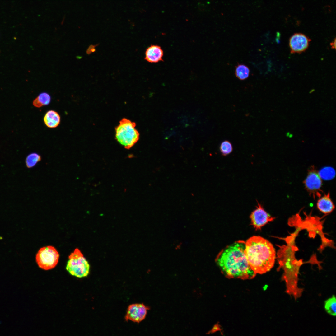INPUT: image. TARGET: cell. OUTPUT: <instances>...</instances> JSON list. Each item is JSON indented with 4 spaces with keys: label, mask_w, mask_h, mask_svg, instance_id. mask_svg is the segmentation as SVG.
<instances>
[{
    "label": "cell",
    "mask_w": 336,
    "mask_h": 336,
    "mask_svg": "<svg viewBox=\"0 0 336 336\" xmlns=\"http://www.w3.org/2000/svg\"><path fill=\"white\" fill-rule=\"evenodd\" d=\"M145 59L151 63H157L163 61V51L161 47L157 45H152L146 49Z\"/></svg>",
    "instance_id": "cell-11"
},
{
    "label": "cell",
    "mask_w": 336,
    "mask_h": 336,
    "mask_svg": "<svg viewBox=\"0 0 336 336\" xmlns=\"http://www.w3.org/2000/svg\"><path fill=\"white\" fill-rule=\"evenodd\" d=\"M59 257L58 251L54 247L48 246L39 250L36 256V261L40 268L49 270L56 266Z\"/></svg>",
    "instance_id": "cell-6"
},
{
    "label": "cell",
    "mask_w": 336,
    "mask_h": 336,
    "mask_svg": "<svg viewBox=\"0 0 336 336\" xmlns=\"http://www.w3.org/2000/svg\"><path fill=\"white\" fill-rule=\"evenodd\" d=\"M250 72L249 68L244 64H238L236 67L235 75L240 80H245L249 76Z\"/></svg>",
    "instance_id": "cell-15"
},
{
    "label": "cell",
    "mask_w": 336,
    "mask_h": 336,
    "mask_svg": "<svg viewBox=\"0 0 336 336\" xmlns=\"http://www.w3.org/2000/svg\"><path fill=\"white\" fill-rule=\"evenodd\" d=\"M43 120L47 127L50 128H54L57 127L60 124L61 118L58 112L50 110L45 113Z\"/></svg>",
    "instance_id": "cell-13"
},
{
    "label": "cell",
    "mask_w": 336,
    "mask_h": 336,
    "mask_svg": "<svg viewBox=\"0 0 336 336\" xmlns=\"http://www.w3.org/2000/svg\"><path fill=\"white\" fill-rule=\"evenodd\" d=\"M288 137L290 138H291L293 137V135L292 134H290Z\"/></svg>",
    "instance_id": "cell-22"
},
{
    "label": "cell",
    "mask_w": 336,
    "mask_h": 336,
    "mask_svg": "<svg viewBox=\"0 0 336 336\" xmlns=\"http://www.w3.org/2000/svg\"><path fill=\"white\" fill-rule=\"evenodd\" d=\"M324 308L326 312L332 316L336 315V298L333 295L324 302Z\"/></svg>",
    "instance_id": "cell-16"
},
{
    "label": "cell",
    "mask_w": 336,
    "mask_h": 336,
    "mask_svg": "<svg viewBox=\"0 0 336 336\" xmlns=\"http://www.w3.org/2000/svg\"><path fill=\"white\" fill-rule=\"evenodd\" d=\"M219 149L221 154L226 156L230 154L233 150L231 143L228 140L223 141L220 144Z\"/></svg>",
    "instance_id": "cell-19"
},
{
    "label": "cell",
    "mask_w": 336,
    "mask_h": 336,
    "mask_svg": "<svg viewBox=\"0 0 336 336\" xmlns=\"http://www.w3.org/2000/svg\"><path fill=\"white\" fill-rule=\"evenodd\" d=\"M245 244V252L253 270L260 274L269 271L273 267L276 258L272 244L259 236L251 237Z\"/></svg>",
    "instance_id": "cell-2"
},
{
    "label": "cell",
    "mask_w": 336,
    "mask_h": 336,
    "mask_svg": "<svg viewBox=\"0 0 336 336\" xmlns=\"http://www.w3.org/2000/svg\"><path fill=\"white\" fill-rule=\"evenodd\" d=\"M66 268L72 275L81 278L88 275L90 266L80 250L76 248L69 256Z\"/></svg>",
    "instance_id": "cell-5"
},
{
    "label": "cell",
    "mask_w": 336,
    "mask_h": 336,
    "mask_svg": "<svg viewBox=\"0 0 336 336\" xmlns=\"http://www.w3.org/2000/svg\"><path fill=\"white\" fill-rule=\"evenodd\" d=\"M257 202L258 204L256 209L251 212L250 216L251 224L256 230L261 229L265 225L275 218L268 213L258 201Z\"/></svg>",
    "instance_id": "cell-8"
},
{
    "label": "cell",
    "mask_w": 336,
    "mask_h": 336,
    "mask_svg": "<svg viewBox=\"0 0 336 336\" xmlns=\"http://www.w3.org/2000/svg\"><path fill=\"white\" fill-rule=\"evenodd\" d=\"M50 95L46 92L40 93L33 101V105L35 107L40 108L49 105L51 101Z\"/></svg>",
    "instance_id": "cell-14"
},
{
    "label": "cell",
    "mask_w": 336,
    "mask_h": 336,
    "mask_svg": "<svg viewBox=\"0 0 336 336\" xmlns=\"http://www.w3.org/2000/svg\"><path fill=\"white\" fill-rule=\"evenodd\" d=\"M306 191L314 199L320 198L323 193L321 189L322 179L315 166H311L308 170L306 177L303 181Z\"/></svg>",
    "instance_id": "cell-7"
},
{
    "label": "cell",
    "mask_w": 336,
    "mask_h": 336,
    "mask_svg": "<svg viewBox=\"0 0 336 336\" xmlns=\"http://www.w3.org/2000/svg\"><path fill=\"white\" fill-rule=\"evenodd\" d=\"M245 241H235L222 249L215 259L222 273L229 278H253L256 273L250 267L245 252Z\"/></svg>",
    "instance_id": "cell-1"
},
{
    "label": "cell",
    "mask_w": 336,
    "mask_h": 336,
    "mask_svg": "<svg viewBox=\"0 0 336 336\" xmlns=\"http://www.w3.org/2000/svg\"><path fill=\"white\" fill-rule=\"evenodd\" d=\"M317 206L320 212L325 214L330 213L333 211L335 206L330 198L329 192L319 198L317 201Z\"/></svg>",
    "instance_id": "cell-12"
},
{
    "label": "cell",
    "mask_w": 336,
    "mask_h": 336,
    "mask_svg": "<svg viewBox=\"0 0 336 336\" xmlns=\"http://www.w3.org/2000/svg\"><path fill=\"white\" fill-rule=\"evenodd\" d=\"M41 160V156L36 152L30 153L27 155L25 159V164L27 167L31 168L35 166Z\"/></svg>",
    "instance_id": "cell-17"
},
{
    "label": "cell",
    "mask_w": 336,
    "mask_h": 336,
    "mask_svg": "<svg viewBox=\"0 0 336 336\" xmlns=\"http://www.w3.org/2000/svg\"><path fill=\"white\" fill-rule=\"evenodd\" d=\"M149 308L143 304H134L130 305L127 309L125 319L139 323L145 318Z\"/></svg>",
    "instance_id": "cell-9"
},
{
    "label": "cell",
    "mask_w": 336,
    "mask_h": 336,
    "mask_svg": "<svg viewBox=\"0 0 336 336\" xmlns=\"http://www.w3.org/2000/svg\"><path fill=\"white\" fill-rule=\"evenodd\" d=\"M335 44H336V40H335H335L332 43H331L330 45L331 46V47L333 49H334L335 48V47H336Z\"/></svg>",
    "instance_id": "cell-20"
},
{
    "label": "cell",
    "mask_w": 336,
    "mask_h": 336,
    "mask_svg": "<svg viewBox=\"0 0 336 336\" xmlns=\"http://www.w3.org/2000/svg\"><path fill=\"white\" fill-rule=\"evenodd\" d=\"M290 134V133H289V132H287V133H286V136H287V137H288V136H289V134Z\"/></svg>",
    "instance_id": "cell-21"
},
{
    "label": "cell",
    "mask_w": 336,
    "mask_h": 336,
    "mask_svg": "<svg viewBox=\"0 0 336 336\" xmlns=\"http://www.w3.org/2000/svg\"><path fill=\"white\" fill-rule=\"evenodd\" d=\"M310 40L305 35L300 33L293 35L289 39V46L291 53H301L308 48Z\"/></svg>",
    "instance_id": "cell-10"
},
{
    "label": "cell",
    "mask_w": 336,
    "mask_h": 336,
    "mask_svg": "<svg viewBox=\"0 0 336 336\" xmlns=\"http://www.w3.org/2000/svg\"><path fill=\"white\" fill-rule=\"evenodd\" d=\"M279 266L277 269L278 271L282 268L284 271L281 277L282 281H284L286 286V292L293 296L295 301L302 295L303 288L298 287V275L300 267L302 264L301 260H297L295 257L288 256L278 262Z\"/></svg>",
    "instance_id": "cell-3"
},
{
    "label": "cell",
    "mask_w": 336,
    "mask_h": 336,
    "mask_svg": "<svg viewBox=\"0 0 336 336\" xmlns=\"http://www.w3.org/2000/svg\"><path fill=\"white\" fill-rule=\"evenodd\" d=\"M319 173L321 178L326 180H329L333 178L335 174L334 170L330 167H326L323 168L320 170L319 172Z\"/></svg>",
    "instance_id": "cell-18"
},
{
    "label": "cell",
    "mask_w": 336,
    "mask_h": 336,
    "mask_svg": "<svg viewBox=\"0 0 336 336\" xmlns=\"http://www.w3.org/2000/svg\"><path fill=\"white\" fill-rule=\"evenodd\" d=\"M135 126V123L124 118L115 128L116 139L126 149L132 147L139 139V134Z\"/></svg>",
    "instance_id": "cell-4"
}]
</instances>
